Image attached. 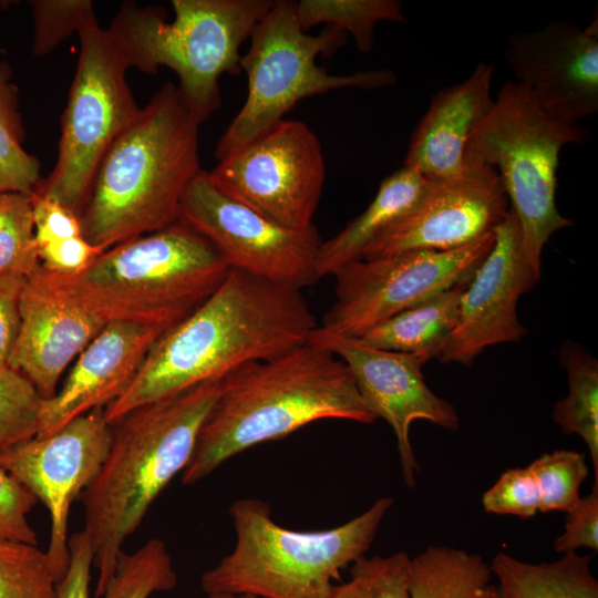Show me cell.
Wrapping results in <instances>:
<instances>
[{"mask_svg":"<svg viewBox=\"0 0 598 598\" xmlns=\"http://www.w3.org/2000/svg\"><path fill=\"white\" fill-rule=\"evenodd\" d=\"M393 498H378L337 527L297 532L278 525L267 503L241 498L231 504L236 543L202 575L206 595L247 594L262 598H329L339 571L365 555Z\"/></svg>","mask_w":598,"mask_h":598,"instance_id":"8992f818","label":"cell"},{"mask_svg":"<svg viewBox=\"0 0 598 598\" xmlns=\"http://www.w3.org/2000/svg\"><path fill=\"white\" fill-rule=\"evenodd\" d=\"M491 566L461 548L431 546L411 558V598H498Z\"/></svg>","mask_w":598,"mask_h":598,"instance_id":"d4e9b609","label":"cell"},{"mask_svg":"<svg viewBox=\"0 0 598 598\" xmlns=\"http://www.w3.org/2000/svg\"><path fill=\"white\" fill-rule=\"evenodd\" d=\"M494 66L478 63L462 82L433 95L414 130L403 166L426 178L458 174L470 138L492 110Z\"/></svg>","mask_w":598,"mask_h":598,"instance_id":"44dd1931","label":"cell"},{"mask_svg":"<svg viewBox=\"0 0 598 598\" xmlns=\"http://www.w3.org/2000/svg\"><path fill=\"white\" fill-rule=\"evenodd\" d=\"M78 35L80 55L61 118L58 158L33 192L80 217L102 158L141 107L126 81L130 68L110 30L94 18Z\"/></svg>","mask_w":598,"mask_h":598,"instance_id":"30bf717a","label":"cell"},{"mask_svg":"<svg viewBox=\"0 0 598 598\" xmlns=\"http://www.w3.org/2000/svg\"><path fill=\"white\" fill-rule=\"evenodd\" d=\"M410 565L404 551L363 555L350 565V578L333 585L329 598H411Z\"/></svg>","mask_w":598,"mask_h":598,"instance_id":"d6a6232c","label":"cell"},{"mask_svg":"<svg viewBox=\"0 0 598 598\" xmlns=\"http://www.w3.org/2000/svg\"><path fill=\"white\" fill-rule=\"evenodd\" d=\"M505 59L516 82L524 84L551 117L569 124L598 111V22L586 29L555 21L511 37Z\"/></svg>","mask_w":598,"mask_h":598,"instance_id":"ac0fdd59","label":"cell"},{"mask_svg":"<svg viewBox=\"0 0 598 598\" xmlns=\"http://www.w3.org/2000/svg\"><path fill=\"white\" fill-rule=\"evenodd\" d=\"M178 220L205 237L231 269L302 290L317 282L321 237L292 229L228 196L202 169L186 187Z\"/></svg>","mask_w":598,"mask_h":598,"instance_id":"4fadbf2b","label":"cell"},{"mask_svg":"<svg viewBox=\"0 0 598 598\" xmlns=\"http://www.w3.org/2000/svg\"><path fill=\"white\" fill-rule=\"evenodd\" d=\"M37 246L82 236L80 217L56 200L31 193Z\"/></svg>","mask_w":598,"mask_h":598,"instance_id":"ab89813d","label":"cell"},{"mask_svg":"<svg viewBox=\"0 0 598 598\" xmlns=\"http://www.w3.org/2000/svg\"><path fill=\"white\" fill-rule=\"evenodd\" d=\"M198 127L177 85L165 83L102 158L80 215L82 236L107 250L177 221L202 171Z\"/></svg>","mask_w":598,"mask_h":598,"instance_id":"277c9868","label":"cell"},{"mask_svg":"<svg viewBox=\"0 0 598 598\" xmlns=\"http://www.w3.org/2000/svg\"><path fill=\"white\" fill-rule=\"evenodd\" d=\"M230 269L205 237L177 220L109 248L80 275L49 272L105 323L167 330L208 299Z\"/></svg>","mask_w":598,"mask_h":598,"instance_id":"5b68a950","label":"cell"},{"mask_svg":"<svg viewBox=\"0 0 598 598\" xmlns=\"http://www.w3.org/2000/svg\"><path fill=\"white\" fill-rule=\"evenodd\" d=\"M493 244L491 231L452 250H411L353 261L334 275L336 301L318 326L361 338L385 319L467 283Z\"/></svg>","mask_w":598,"mask_h":598,"instance_id":"8fae6325","label":"cell"},{"mask_svg":"<svg viewBox=\"0 0 598 598\" xmlns=\"http://www.w3.org/2000/svg\"><path fill=\"white\" fill-rule=\"evenodd\" d=\"M498 598H501L499 592H498Z\"/></svg>","mask_w":598,"mask_h":598,"instance_id":"ee69618b","label":"cell"},{"mask_svg":"<svg viewBox=\"0 0 598 598\" xmlns=\"http://www.w3.org/2000/svg\"><path fill=\"white\" fill-rule=\"evenodd\" d=\"M206 598H262V597L247 595V594L217 592V594H209L207 595Z\"/></svg>","mask_w":598,"mask_h":598,"instance_id":"7bdbcfd3","label":"cell"},{"mask_svg":"<svg viewBox=\"0 0 598 598\" xmlns=\"http://www.w3.org/2000/svg\"><path fill=\"white\" fill-rule=\"evenodd\" d=\"M466 285L455 286L385 319L361 339L379 349L413 354L425 364L439 357L454 329Z\"/></svg>","mask_w":598,"mask_h":598,"instance_id":"603a6c76","label":"cell"},{"mask_svg":"<svg viewBox=\"0 0 598 598\" xmlns=\"http://www.w3.org/2000/svg\"><path fill=\"white\" fill-rule=\"evenodd\" d=\"M508 212L496 169L465 156L458 174L427 178L413 206L367 247L362 259L461 248L494 231Z\"/></svg>","mask_w":598,"mask_h":598,"instance_id":"9a60e30c","label":"cell"},{"mask_svg":"<svg viewBox=\"0 0 598 598\" xmlns=\"http://www.w3.org/2000/svg\"><path fill=\"white\" fill-rule=\"evenodd\" d=\"M426 181L405 166L384 178L365 210L321 243L317 258L319 278L334 276L344 266L362 259L367 247L413 206Z\"/></svg>","mask_w":598,"mask_h":598,"instance_id":"7402d4cb","label":"cell"},{"mask_svg":"<svg viewBox=\"0 0 598 598\" xmlns=\"http://www.w3.org/2000/svg\"><path fill=\"white\" fill-rule=\"evenodd\" d=\"M540 497L535 477L527 467L505 471L482 497L486 513L529 518L539 512Z\"/></svg>","mask_w":598,"mask_h":598,"instance_id":"d590c367","label":"cell"},{"mask_svg":"<svg viewBox=\"0 0 598 598\" xmlns=\"http://www.w3.org/2000/svg\"><path fill=\"white\" fill-rule=\"evenodd\" d=\"M27 278L0 274V364L8 363L19 330V305Z\"/></svg>","mask_w":598,"mask_h":598,"instance_id":"b9f144b4","label":"cell"},{"mask_svg":"<svg viewBox=\"0 0 598 598\" xmlns=\"http://www.w3.org/2000/svg\"><path fill=\"white\" fill-rule=\"evenodd\" d=\"M19 317L8 364L43 399L56 393L68 365L106 324L73 300L42 266L25 280Z\"/></svg>","mask_w":598,"mask_h":598,"instance_id":"d6986e66","label":"cell"},{"mask_svg":"<svg viewBox=\"0 0 598 598\" xmlns=\"http://www.w3.org/2000/svg\"><path fill=\"white\" fill-rule=\"evenodd\" d=\"M104 251L90 244L83 236L38 245L41 266L59 276L80 275Z\"/></svg>","mask_w":598,"mask_h":598,"instance_id":"f35d334b","label":"cell"},{"mask_svg":"<svg viewBox=\"0 0 598 598\" xmlns=\"http://www.w3.org/2000/svg\"><path fill=\"white\" fill-rule=\"evenodd\" d=\"M177 585L165 543L152 538L133 553L120 555L115 573L101 598H148Z\"/></svg>","mask_w":598,"mask_h":598,"instance_id":"f1b7e54d","label":"cell"},{"mask_svg":"<svg viewBox=\"0 0 598 598\" xmlns=\"http://www.w3.org/2000/svg\"><path fill=\"white\" fill-rule=\"evenodd\" d=\"M112 426L104 409L85 413L45 435L0 454V467L47 508L50 538L47 555L55 582L69 561V515L72 502L97 475L110 448Z\"/></svg>","mask_w":598,"mask_h":598,"instance_id":"5bb4252c","label":"cell"},{"mask_svg":"<svg viewBox=\"0 0 598 598\" xmlns=\"http://www.w3.org/2000/svg\"><path fill=\"white\" fill-rule=\"evenodd\" d=\"M489 566L501 598H598L588 555L573 551L554 561L532 564L497 553Z\"/></svg>","mask_w":598,"mask_h":598,"instance_id":"cb8c5ba5","label":"cell"},{"mask_svg":"<svg viewBox=\"0 0 598 598\" xmlns=\"http://www.w3.org/2000/svg\"><path fill=\"white\" fill-rule=\"evenodd\" d=\"M37 498L13 476L0 467V536L38 545L28 514Z\"/></svg>","mask_w":598,"mask_h":598,"instance_id":"8d00e7d4","label":"cell"},{"mask_svg":"<svg viewBox=\"0 0 598 598\" xmlns=\"http://www.w3.org/2000/svg\"><path fill=\"white\" fill-rule=\"evenodd\" d=\"M207 173L225 194L282 226L315 225L326 164L319 138L302 121L282 118Z\"/></svg>","mask_w":598,"mask_h":598,"instance_id":"7c38bea8","label":"cell"},{"mask_svg":"<svg viewBox=\"0 0 598 598\" xmlns=\"http://www.w3.org/2000/svg\"><path fill=\"white\" fill-rule=\"evenodd\" d=\"M165 329L113 321L79 354L62 388L43 399L37 436L49 435L95 409H105L133 382Z\"/></svg>","mask_w":598,"mask_h":598,"instance_id":"ffe728a7","label":"cell"},{"mask_svg":"<svg viewBox=\"0 0 598 598\" xmlns=\"http://www.w3.org/2000/svg\"><path fill=\"white\" fill-rule=\"evenodd\" d=\"M324 419L377 421L349 369L331 351L307 341L244 363L220 380L182 483L195 484L233 456Z\"/></svg>","mask_w":598,"mask_h":598,"instance_id":"7a4b0ae2","label":"cell"},{"mask_svg":"<svg viewBox=\"0 0 598 598\" xmlns=\"http://www.w3.org/2000/svg\"><path fill=\"white\" fill-rule=\"evenodd\" d=\"M69 548L70 561L64 577L56 584V598H91L93 550L87 535L83 530L72 534Z\"/></svg>","mask_w":598,"mask_h":598,"instance_id":"60d3db41","label":"cell"},{"mask_svg":"<svg viewBox=\"0 0 598 598\" xmlns=\"http://www.w3.org/2000/svg\"><path fill=\"white\" fill-rule=\"evenodd\" d=\"M24 130L18 90L9 68L0 64V192L30 195L40 178V163L23 147Z\"/></svg>","mask_w":598,"mask_h":598,"instance_id":"83f0119b","label":"cell"},{"mask_svg":"<svg viewBox=\"0 0 598 598\" xmlns=\"http://www.w3.org/2000/svg\"><path fill=\"white\" fill-rule=\"evenodd\" d=\"M403 4L396 0H300L296 13L306 32L324 23L351 34L360 52L374 44V28L381 21L404 23Z\"/></svg>","mask_w":598,"mask_h":598,"instance_id":"4316f807","label":"cell"},{"mask_svg":"<svg viewBox=\"0 0 598 598\" xmlns=\"http://www.w3.org/2000/svg\"><path fill=\"white\" fill-rule=\"evenodd\" d=\"M588 140L581 125L547 114L524 84L506 82L467 144L465 156L498 173L519 224L524 258L538 280L544 246L554 233L573 226L556 206L560 151Z\"/></svg>","mask_w":598,"mask_h":598,"instance_id":"ba28073f","label":"cell"},{"mask_svg":"<svg viewBox=\"0 0 598 598\" xmlns=\"http://www.w3.org/2000/svg\"><path fill=\"white\" fill-rule=\"evenodd\" d=\"M0 598H56L45 550L0 536Z\"/></svg>","mask_w":598,"mask_h":598,"instance_id":"4dcf8cb0","label":"cell"},{"mask_svg":"<svg viewBox=\"0 0 598 598\" xmlns=\"http://www.w3.org/2000/svg\"><path fill=\"white\" fill-rule=\"evenodd\" d=\"M569 391L554 405L551 417L567 435L587 444L598 483V362L582 348L566 342L561 349Z\"/></svg>","mask_w":598,"mask_h":598,"instance_id":"484cf974","label":"cell"},{"mask_svg":"<svg viewBox=\"0 0 598 598\" xmlns=\"http://www.w3.org/2000/svg\"><path fill=\"white\" fill-rule=\"evenodd\" d=\"M42 402L25 375L0 364V454L38 435Z\"/></svg>","mask_w":598,"mask_h":598,"instance_id":"1f68e13d","label":"cell"},{"mask_svg":"<svg viewBox=\"0 0 598 598\" xmlns=\"http://www.w3.org/2000/svg\"><path fill=\"white\" fill-rule=\"evenodd\" d=\"M40 267L31 194L0 192V274L28 278Z\"/></svg>","mask_w":598,"mask_h":598,"instance_id":"f546056e","label":"cell"},{"mask_svg":"<svg viewBox=\"0 0 598 598\" xmlns=\"http://www.w3.org/2000/svg\"><path fill=\"white\" fill-rule=\"evenodd\" d=\"M579 548L598 549V483L567 512L565 529L554 540L557 553H573Z\"/></svg>","mask_w":598,"mask_h":598,"instance_id":"74e56055","label":"cell"},{"mask_svg":"<svg viewBox=\"0 0 598 598\" xmlns=\"http://www.w3.org/2000/svg\"><path fill=\"white\" fill-rule=\"evenodd\" d=\"M34 20L32 52L44 55L90 20L96 18L90 0H35L31 2Z\"/></svg>","mask_w":598,"mask_h":598,"instance_id":"e575fe53","label":"cell"},{"mask_svg":"<svg viewBox=\"0 0 598 598\" xmlns=\"http://www.w3.org/2000/svg\"><path fill=\"white\" fill-rule=\"evenodd\" d=\"M318 327L301 290L230 269L189 316L150 348L126 391L104 409L112 424L130 411L285 353Z\"/></svg>","mask_w":598,"mask_h":598,"instance_id":"6da1fadb","label":"cell"},{"mask_svg":"<svg viewBox=\"0 0 598 598\" xmlns=\"http://www.w3.org/2000/svg\"><path fill=\"white\" fill-rule=\"evenodd\" d=\"M221 380V379H220ZM220 380L141 405L111 424L107 455L81 493L84 528L97 570L95 597L114 576L123 545L169 482L187 466Z\"/></svg>","mask_w":598,"mask_h":598,"instance_id":"3957f363","label":"cell"},{"mask_svg":"<svg viewBox=\"0 0 598 598\" xmlns=\"http://www.w3.org/2000/svg\"><path fill=\"white\" fill-rule=\"evenodd\" d=\"M308 342L328 349L347 365L369 410L392 427L404 483L414 488L420 465L410 441L412 422L425 420L448 431H455L460 424L454 406L426 385L422 361L413 354L379 349L361 338L331 333L319 326Z\"/></svg>","mask_w":598,"mask_h":598,"instance_id":"2e32d148","label":"cell"},{"mask_svg":"<svg viewBox=\"0 0 598 598\" xmlns=\"http://www.w3.org/2000/svg\"><path fill=\"white\" fill-rule=\"evenodd\" d=\"M535 477L539 512H568L580 499V485L588 476L586 456L573 450L545 453L528 466Z\"/></svg>","mask_w":598,"mask_h":598,"instance_id":"836d02e7","label":"cell"},{"mask_svg":"<svg viewBox=\"0 0 598 598\" xmlns=\"http://www.w3.org/2000/svg\"><path fill=\"white\" fill-rule=\"evenodd\" d=\"M538 279L526 264L518 220L509 208L494 229V244L465 286L457 322L437 359L470 365L487 347L517 342L526 329L517 317L519 297Z\"/></svg>","mask_w":598,"mask_h":598,"instance_id":"e0dca14e","label":"cell"},{"mask_svg":"<svg viewBox=\"0 0 598 598\" xmlns=\"http://www.w3.org/2000/svg\"><path fill=\"white\" fill-rule=\"evenodd\" d=\"M275 0H173L174 20L161 7L123 2L107 28L128 68L173 70L181 97L203 123L220 106L219 79L239 74L240 47Z\"/></svg>","mask_w":598,"mask_h":598,"instance_id":"52a82bcc","label":"cell"},{"mask_svg":"<svg viewBox=\"0 0 598 598\" xmlns=\"http://www.w3.org/2000/svg\"><path fill=\"white\" fill-rule=\"evenodd\" d=\"M249 40L240 58L247 97L217 143V161L261 135L305 97L341 89H382L396 82L388 69L330 74L319 66L317 56L332 55L347 43L348 34L330 25L319 34H308L300 27L295 1L275 0Z\"/></svg>","mask_w":598,"mask_h":598,"instance_id":"9c48e42d","label":"cell"}]
</instances>
